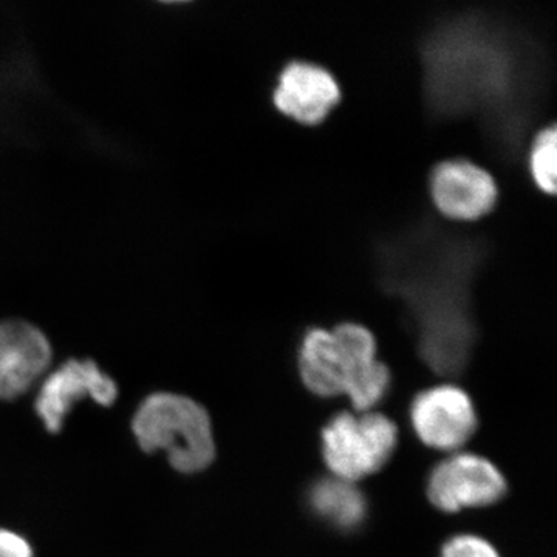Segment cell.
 <instances>
[{"mask_svg": "<svg viewBox=\"0 0 557 557\" xmlns=\"http://www.w3.org/2000/svg\"><path fill=\"white\" fill-rule=\"evenodd\" d=\"M423 98L437 120L471 119L502 159L516 160L548 89L547 50L496 14L465 11L420 40Z\"/></svg>", "mask_w": 557, "mask_h": 557, "instance_id": "1", "label": "cell"}, {"mask_svg": "<svg viewBox=\"0 0 557 557\" xmlns=\"http://www.w3.org/2000/svg\"><path fill=\"white\" fill-rule=\"evenodd\" d=\"M487 247L482 237L424 218L376 247L381 287L405 307L421 357L443 375L461 372L478 338L474 289Z\"/></svg>", "mask_w": 557, "mask_h": 557, "instance_id": "2", "label": "cell"}, {"mask_svg": "<svg viewBox=\"0 0 557 557\" xmlns=\"http://www.w3.org/2000/svg\"><path fill=\"white\" fill-rule=\"evenodd\" d=\"M299 370L313 394L347 395L359 412L379 405L391 386V372L376 358L375 338L354 322L310 330L300 344Z\"/></svg>", "mask_w": 557, "mask_h": 557, "instance_id": "3", "label": "cell"}, {"mask_svg": "<svg viewBox=\"0 0 557 557\" xmlns=\"http://www.w3.org/2000/svg\"><path fill=\"white\" fill-rule=\"evenodd\" d=\"M132 431L146 454L164 450L171 467L185 474L203 471L214 460L211 418L203 406L183 395H149L132 420Z\"/></svg>", "mask_w": 557, "mask_h": 557, "instance_id": "4", "label": "cell"}, {"mask_svg": "<svg viewBox=\"0 0 557 557\" xmlns=\"http://www.w3.org/2000/svg\"><path fill=\"white\" fill-rule=\"evenodd\" d=\"M398 431L383 413H341L322 431V456L335 478L357 483L394 456Z\"/></svg>", "mask_w": 557, "mask_h": 557, "instance_id": "5", "label": "cell"}, {"mask_svg": "<svg viewBox=\"0 0 557 557\" xmlns=\"http://www.w3.org/2000/svg\"><path fill=\"white\" fill-rule=\"evenodd\" d=\"M507 494V480L486 458L456 454L431 472L428 497L445 512L487 507Z\"/></svg>", "mask_w": 557, "mask_h": 557, "instance_id": "6", "label": "cell"}, {"mask_svg": "<svg viewBox=\"0 0 557 557\" xmlns=\"http://www.w3.org/2000/svg\"><path fill=\"white\" fill-rule=\"evenodd\" d=\"M410 420L418 438L438 450L467 445L478 429L472 399L460 387L443 384L421 392L412 403Z\"/></svg>", "mask_w": 557, "mask_h": 557, "instance_id": "7", "label": "cell"}, {"mask_svg": "<svg viewBox=\"0 0 557 557\" xmlns=\"http://www.w3.org/2000/svg\"><path fill=\"white\" fill-rule=\"evenodd\" d=\"M119 397L115 381L106 375L91 359H69L44 381L36 399V412L47 431L58 434L65 417L81 399L91 398L101 406H112Z\"/></svg>", "mask_w": 557, "mask_h": 557, "instance_id": "8", "label": "cell"}, {"mask_svg": "<svg viewBox=\"0 0 557 557\" xmlns=\"http://www.w3.org/2000/svg\"><path fill=\"white\" fill-rule=\"evenodd\" d=\"M431 194L445 218L475 220L497 201V185L490 172L468 160H446L431 174Z\"/></svg>", "mask_w": 557, "mask_h": 557, "instance_id": "9", "label": "cell"}, {"mask_svg": "<svg viewBox=\"0 0 557 557\" xmlns=\"http://www.w3.org/2000/svg\"><path fill=\"white\" fill-rule=\"evenodd\" d=\"M341 100L335 76L313 62L293 61L278 75L274 106L306 126L322 123Z\"/></svg>", "mask_w": 557, "mask_h": 557, "instance_id": "10", "label": "cell"}, {"mask_svg": "<svg viewBox=\"0 0 557 557\" xmlns=\"http://www.w3.org/2000/svg\"><path fill=\"white\" fill-rule=\"evenodd\" d=\"M49 339L24 321L0 322V398L14 399L35 386L50 368Z\"/></svg>", "mask_w": 557, "mask_h": 557, "instance_id": "11", "label": "cell"}, {"mask_svg": "<svg viewBox=\"0 0 557 557\" xmlns=\"http://www.w3.org/2000/svg\"><path fill=\"white\" fill-rule=\"evenodd\" d=\"M310 505L332 525L351 530L366 516V500L357 483L339 478L321 480L310 491Z\"/></svg>", "mask_w": 557, "mask_h": 557, "instance_id": "12", "label": "cell"}, {"mask_svg": "<svg viewBox=\"0 0 557 557\" xmlns=\"http://www.w3.org/2000/svg\"><path fill=\"white\" fill-rule=\"evenodd\" d=\"M556 126L537 132L530 149V170L539 189L547 194L556 193Z\"/></svg>", "mask_w": 557, "mask_h": 557, "instance_id": "13", "label": "cell"}, {"mask_svg": "<svg viewBox=\"0 0 557 557\" xmlns=\"http://www.w3.org/2000/svg\"><path fill=\"white\" fill-rule=\"evenodd\" d=\"M440 557H498L496 549L485 539L461 534L450 539Z\"/></svg>", "mask_w": 557, "mask_h": 557, "instance_id": "14", "label": "cell"}, {"mask_svg": "<svg viewBox=\"0 0 557 557\" xmlns=\"http://www.w3.org/2000/svg\"><path fill=\"white\" fill-rule=\"evenodd\" d=\"M0 557H33V549L20 534L0 530Z\"/></svg>", "mask_w": 557, "mask_h": 557, "instance_id": "15", "label": "cell"}]
</instances>
